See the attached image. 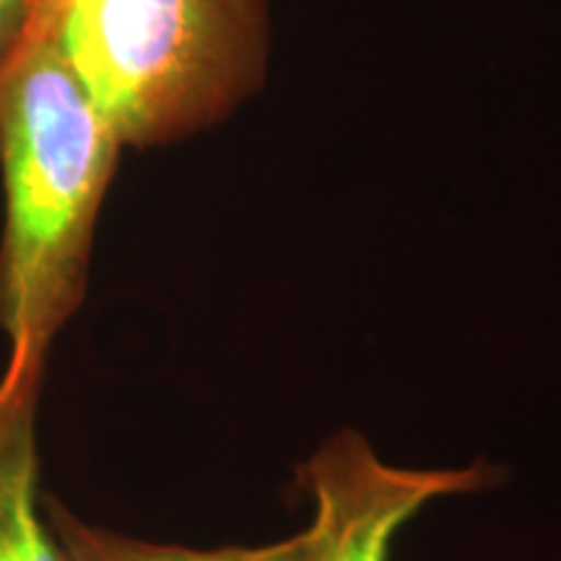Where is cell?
<instances>
[{
	"instance_id": "obj_1",
	"label": "cell",
	"mask_w": 561,
	"mask_h": 561,
	"mask_svg": "<svg viewBox=\"0 0 561 561\" xmlns=\"http://www.w3.org/2000/svg\"><path fill=\"white\" fill-rule=\"evenodd\" d=\"M121 149L60 37L13 50L0 68V333L9 362L47 364L81 310Z\"/></svg>"
},
{
	"instance_id": "obj_2",
	"label": "cell",
	"mask_w": 561,
	"mask_h": 561,
	"mask_svg": "<svg viewBox=\"0 0 561 561\" xmlns=\"http://www.w3.org/2000/svg\"><path fill=\"white\" fill-rule=\"evenodd\" d=\"M60 45L121 146L221 123L261 87L265 0H76Z\"/></svg>"
},
{
	"instance_id": "obj_3",
	"label": "cell",
	"mask_w": 561,
	"mask_h": 561,
	"mask_svg": "<svg viewBox=\"0 0 561 561\" xmlns=\"http://www.w3.org/2000/svg\"><path fill=\"white\" fill-rule=\"evenodd\" d=\"M294 473L314 510L307 561H390L392 538L419 510L504 479L502 468L489 460L462 468L390 466L354 430L322 439Z\"/></svg>"
},
{
	"instance_id": "obj_4",
	"label": "cell",
	"mask_w": 561,
	"mask_h": 561,
	"mask_svg": "<svg viewBox=\"0 0 561 561\" xmlns=\"http://www.w3.org/2000/svg\"><path fill=\"white\" fill-rule=\"evenodd\" d=\"M45 362H5L0 375V561H68L45 515L37 411Z\"/></svg>"
},
{
	"instance_id": "obj_5",
	"label": "cell",
	"mask_w": 561,
	"mask_h": 561,
	"mask_svg": "<svg viewBox=\"0 0 561 561\" xmlns=\"http://www.w3.org/2000/svg\"><path fill=\"white\" fill-rule=\"evenodd\" d=\"M42 504L68 561H307L312 543L310 525H307L305 530L284 541L193 549V546L180 543L144 541V538L123 536L102 525H91L53 494H45Z\"/></svg>"
},
{
	"instance_id": "obj_6",
	"label": "cell",
	"mask_w": 561,
	"mask_h": 561,
	"mask_svg": "<svg viewBox=\"0 0 561 561\" xmlns=\"http://www.w3.org/2000/svg\"><path fill=\"white\" fill-rule=\"evenodd\" d=\"M73 3L76 0H32L30 16H26V26L21 32L19 45H30V42H39L47 37H60V30L66 24V16L73 9Z\"/></svg>"
},
{
	"instance_id": "obj_7",
	"label": "cell",
	"mask_w": 561,
	"mask_h": 561,
	"mask_svg": "<svg viewBox=\"0 0 561 561\" xmlns=\"http://www.w3.org/2000/svg\"><path fill=\"white\" fill-rule=\"evenodd\" d=\"M30 9L32 0H0V68L11 58V53L16 50Z\"/></svg>"
}]
</instances>
